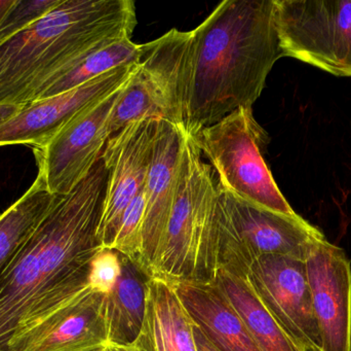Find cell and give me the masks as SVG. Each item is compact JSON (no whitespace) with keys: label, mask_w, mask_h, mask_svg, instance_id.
<instances>
[{"label":"cell","mask_w":351,"mask_h":351,"mask_svg":"<svg viewBox=\"0 0 351 351\" xmlns=\"http://www.w3.org/2000/svg\"><path fill=\"white\" fill-rule=\"evenodd\" d=\"M121 88L80 111L47 146L33 150L38 174L51 193L69 194L102 158L107 120Z\"/></svg>","instance_id":"obj_9"},{"label":"cell","mask_w":351,"mask_h":351,"mask_svg":"<svg viewBox=\"0 0 351 351\" xmlns=\"http://www.w3.org/2000/svg\"><path fill=\"white\" fill-rule=\"evenodd\" d=\"M194 323L171 282L150 278L137 351H197Z\"/></svg>","instance_id":"obj_17"},{"label":"cell","mask_w":351,"mask_h":351,"mask_svg":"<svg viewBox=\"0 0 351 351\" xmlns=\"http://www.w3.org/2000/svg\"><path fill=\"white\" fill-rule=\"evenodd\" d=\"M245 280L287 334L305 351H322L306 263L288 256H262Z\"/></svg>","instance_id":"obj_8"},{"label":"cell","mask_w":351,"mask_h":351,"mask_svg":"<svg viewBox=\"0 0 351 351\" xmlns=\"http://www.w3.org/2000/svg\"><path fill=\"white\" fill-rule=\"evenodd\" d=\"M218 269L245 278L262 256L280 255L305 261L315 243L325 239L319 229L298 214H278L249 203L218 185Z\"/></svg>","instance_id":"obj_5"},{"label":"cell","mask_w":351,"mask_h":351,"mask_svg":"<svg viewBox=\"0 0 351 351\" xmlns=\"http://www.w3.org/2000/svg\"><path fill=\"white\" fill-rule=\"evenodd\" d=\"M102 158L35 229L0 275V351H24L88 284L90 262L102 249L99 220L106 189Z\"/></svg>","instance_id":"obj_1"},{"label":"cell","mask_w":351,"mask_h":351,"mask_svg":"<svg viewBox=\"0 0 351 351\" xmlns=\"http://www.w3.org/2000/svg\"><path fill=\"white\" fill-rule=\"evenodd\" d=\"M119 282L104 299L107 346L129 348L135 344L143 326L150 276L137 261L121 253Z\"/></svg>","instance_id":"obj_18"},{"label":"cell","mask_w":351,"mask_h":351,"mask_svg":"<svg viewBox=\"0 0 351 351\" xmlns=\"http://www.w3.org/2000/svg\"><path fill=\"white\" fill-rule=\"evenodd\" d=\"M142 51L143 45L133 43L132 38L100 45L49 78L41 87L34 101L77 88L121 66L138 64Z\"/></svg>","instance_id":"obj_21"},{"label":"cell","mask_w":351,"mask_h":351,"mask_svg":"<svg viewBox=\"0 0 351 351\" xmlns=\"http://www.w3.org/2000/svg\"><path fill=\"white\" fill-rule=\"evenodd\" d=\"M16 0H0V25L3 22L8 12H10L12 6L14 5Z\"/></svg>","instance_id":"obj_28"},{"label":"cell","mask_w":351,"mask_h":351,"mask_svg":"<svg viewBox=\"0 0 351 351\" xmlns=\"http://www.w3.org/2000/svg\"><path fill=\"white\" fill-rule=\"evenodd\" d=\"M137 65L121 66L77 88L28 103L0 125V146L45 148L80 111L125 86Z\"/></svg>","instance_id":"obj_11"},{"label":"cell","mask_w":351,"mask_h":351,"mask_svg":"<svg viewBox=\"0 0 351 351\" xmlns=\"http://www.w3.org/2000/svg\"><path fill=\"white\" fill-rule=\"evenodd\" d=\"M147 119L165 120V117L137 65L133 76L121 88L109 115L107 134L110 137L129 124Z\"/></svg>","instance_id":"obj_22"},{"label":"cell","mask_w":351,"mask_h":351,"mask_svg":"<svg viewBox=\"0 0 351 351\" xmlns=\"http://www.w3.org/2000/svg\"><path fill=\"white\" fill-rule=\"evenodd\" d=\"M136 25L132 0H63L0 45V105L32 102L58 72L100 45L132 38Z\"/></svg>","instance_id":"obj_3"},{"label":"cell","mask_w":351,"mask_h":351,"mask_svg":"<svg viewBox=\"0 0 351 351\" xmlns=\"http://www.w3.org/2000/svg\"><path fill=\"white\" fill-rule=\"evenodd\" d=\"M145 212L144 189L136 195L123 212L121 224L110 249L127 256L139 263L141 251L142 228ZM140 264V263H139Z\"/></svg>","instance_id":"obj_23"},{"label":"cell","mask_w":351,"mask_h":351,"mask_svg":"<svg viewBox=\"0 0 351 351\" xmlns=\"http://www.w3.org/2000/svg\"><path fill=\"white\" fill-rule=\"evenodd\" d=\"M195 45L193 31L178 29L143 45L140 73L158 101L165 121L185 130L193 89Z\"/></svg>","instance_id":"obj_13"},{"label":"cell","mask_w":351,"mask_h":351,"mask_svg":"<svg viewBox=\"0 0 351 351\" xmlns=\"http://www.w3.org/2000/svg\"><path fill=\"white\" fill-rule=\"evenodd\" d=\"M158 120H140L107 140L102 160L107 171L106 189L97 238L110 249L132 200L144 189L154 152Z\"/></svg>","instance_id":"obj_10"},{"label":"cell","mask_w":351,"mask_h":351,"mask_svg":"<svg viewBox=\"0 0 351 351\" xmlns=\"http://www.w3.org/2000/svg\"><path fill=\"white\" fill-rule=\"evenodd\" d=\"M214 282L232 305L260 350L305 351L280 327L245 278L218 269Z\"/></svg>","instance_id":"obj_19"},{"label":"cell","mask_w":351,"mask_h":351,"mask_svg":"<svg viewBox=\"0 0 351 351\" xmlns=\"http://www.w3.org/2000/svg\"><path fill=\"white\" fill-rule=\"evenodd\" d=\"M97 351H106V348H103V350H97Z\"/></svg>","instance_id":"obj_30"},{"label":"cell","mask_w":351,"mask_h":351,"mask_svg":"<svg viewBox=\"0 0 351 351\" xmlns=\"http://www.w3.org/2000/svg\"><path fill=\"white\" fill-rule=\"evenodd\" d=\"M106 351H137L133 346L129 348H121V346H107Z\"/></svg>","instance_id":"obj_29"},{"label":"cell","mask_w":351,"mask_h":351,"mask_svg":"<svg viewBox=\"0 0 351 351\" xmlns=\"http://www.w3.org/2000/svg\"><path fill=\"white\" fill-rule=\"evenodd\" d=\"M22 107L16 105H0V125L14 117Z\"/></svg>","instance_id":"obj_27"},{"label":"cell","mask_w":351,"mask_h":351,"mask_svg":"<svg viewBox=\"0 0 351 351\" xmlns=\"http://www.w3.org/2000/svg\"><path fill=\"white\" fill-rule=\"evenodd\" d=\"M181 156V131L170 122L158 120L154 152L144 192L145 212L139 263L152 278L174 206Z\"/></svg>","instance_id":"obj_14"},{"label":"cell","mask_w":351,"mask_h":351,"mask_svg":"<svg viewBox=\"0 0 351 351\" xmlns=\"http://www.w3.org/2000/svg\"><path fill=\"white\" fill-rule=\"evenodd\" d=\"M181 131L177 193L152 278L175 284L214 282L218 181L191 134Z\"/></svg>","instance_id":"obj_4"},{"label":"cell","mask_w":351,"mask_h":351,"mask_svg":"<svg viewBox=\"0 0 351 351\" xmlns=\"http://www.w3.org/2000/svg\"><path fill=\"white\" fill-rule=\"evenodd\" d=\"M192 137L218 174L222 189L254 205L288 216L296 214L264 161L262 150L267 144V135L256 122L253 109H237Z\"/></svg>","instance_id":"obj_6"},{"label":"cell","mask_w":351,"mask_h":351,"mask_svg":"<svg viewBox=\"0 0 351 351\" xmlns=\"http://www.w3.org/2000/svg\"><path fill=\"white\" fill-rule=\"evenodd\" d=\"M121 273V253L102 247L90 262L88 284L95 292L108 295Z\"/></svg>","instance_id":"obj_25"},{"label":"cell","mask_w":351,"mask_h":351,"mask_svg":"<svg viewBox=\"0 0 351 351\" xmlns=\"http://www.w3.org/2000/svg\"><path fill=\"white\" fill-rule=\"evenodd\" d=\"M63 0H16L0 25V45L55 10Z\"/></svg>","instance_id":"obj_24"},{"label":"cell","mask_w":351,"mask_h":351,"mask_svg":"<svg viewBox=\"0 0 351 351\" xmlns=\"http://www.w3.org/2000/svg\"><path fill=\"white\" fill-rule=\"evenodd\" d=\"M193 332L196 350H197V351H220L217 350V348L210 343V340L204 335V333H202L195 325H194Z\"/></svg>","instance_id":"obj_26"},{"label":"cell","mask_w":351,"mask_h":351,"mask_svg":"<svg viewBox=\"0 0 351 351\" xmlns=\"http://www.w3.org/2000/svg\"><path fill=\"white\" fill-rule=\"evenodd\" d=\"M194 325L220 351H261L215 282L172 284Z\"/></svg>","instance_id":"obj_16"},{"label":"cell","mask_w":351,"mask_h":351,"mask_svg":"<svg viewBox=\"0 0 351 351\" xmlns=\"http://www.w3.org/2000/svg\"><path fill=\"white\" fill-rule=\"evenodd\" d=\"M59 196L51 193L43 177L37 174L26 193L0 214V275L26 245Z\"/></svg>","instance_id":"obj_20"},{"label":"cell","mask_w":351,"mask_h":351,"mask_svg":"<svg viewBox=\"0 0 351 351\" xmlns=\"http://www.w3.org/2000/svg\"><path fill=\"white\" fill-rule=\"evenodd\" d=\"M195 63L185 131L197 133L239 109H252L284 57L274 0H225L194 29Z\"/></svg>","instance_id":"obj_2"},{"label":"cell","mask_w":351,"mask_h":351,"mask_svg":"<svg viewBox=\"0 0 351 351\" xmlns=\"http://www.w3.org/2000/svg\"><path fill=\"white\" fill-rule=\"evenodd\" d=\"M322 351H351V261L327 239L305 260Z\"/></svg>","instance_id":"obj_12"},{"label":"cell","mask_w":351,"mask_h":351,"mask_svg":"<svg viewBox=\"0 0 351 351\" xmlns=\"http://www.w3.org/2000/svg\"><path fill=\"white\" fill-rule=\"evenodd\" d=\"M284 57L351 78V0H274Z\"/></svg>","instance_id":"obj_7"},{"label":"cell","mask_w":351,"mask_h":351,"mask_svg":"<svg viewBox=\"0 0 351 351\" xmlns=\"http://www.w3.org/2000/svg\"><path fill=\"white\" fill-rule=\"evenodd\" d=\"M105 295L88 286L57 313L24 351H97L107 346Z\"/></svg>","instance_id":"obj_15"}]
</instances>
